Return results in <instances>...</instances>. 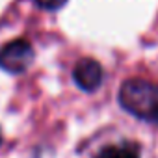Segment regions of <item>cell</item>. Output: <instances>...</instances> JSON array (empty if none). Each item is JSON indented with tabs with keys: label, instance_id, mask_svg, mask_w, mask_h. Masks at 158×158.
Returning <instances> with one entry per match:
<instances>
[{
	"label": "cell",
	"instance_id": "obj_2",
	"mask_svg": "<svg viewBox=\"0 0 158 158\" xmlns=\"http://www.w3.org/2000/svg\"><path fill=\"white\" fill-rule=\"evenodd\" d=\"M34 60V48L26 39H13L0 48V67L11 74L24 73Z\"/></svg>",
	"mask_w": 158,
	"mask_h": 158
},
{
	"label": "cell",
	"instance_id": "obj_3",
	"mask_svg": "<svg viewBox=\"0 0 158 158\" xmlns=\"http://www.w3.org/2000/svg\"><path fill=\"white\" fill-rule=\"evenodd\" d=\"M73 78L78 84V88L84 91H95L102 84V67L99 61L91 58L80 60L73 69Z\"/></svg>",
	"mask_w": 158,
	"mask_h": 158
},
{
	"label": "cell",
	"instance_id": "obj_5",
	"mask_svg": "<svg viewBox=\"0 0 158 158\" xmlns=\"http://www.w3.org/2000/svg\"><path fill=\"white\" fill-rule=\"evenodd\" d=\"M34 2L43 10H58L67 2V0H34Z\"/></svg>",
	"mask_w": 158,
	"mask_h": 158
},
{
	"label": "cell",
	"instance_id": "obj_1",
	"mask_svg": "<svg viewBox=\"0 0 158 158\" xmlns=\"http://www.w3.org/2000/svg\"><path fill=\"white\" fill-rule=\"evenodd\" d=\"M119 104L138 119L158 125V84L128 78L119 89Z\"/></svg>",
	"mask_w": 158,
	"mask_h": 158
},
{
	"label": "cell",
	"instance_id": "obj_4",
	"mask_svg": "<svg viewBox=\"0 0 158 158\" xmlns=\"http://www.w3.org/2000/svg\"><path fill=\"white\" fill-rule=\"evenodd\" d=\"M95 158H139V147L136 143H117L104 147Z\"/></svg>",
	"mask_w": 158,
	"mask_h": 158
},
{
	"label": "cell",
	"instance_id": "obj_6",
	"mask_svg": "<svg viewBox=\"0 0 158 158\" xmlns=\"http://www.w3.org/2000/svg\"><path fill=\"white\" fill-rule=\"evenodd\" d=\"M0 143H2V130H0Z\"/></svg>",
	"mask_w": 158,
	"mask_h": 158
}]
</instances>
